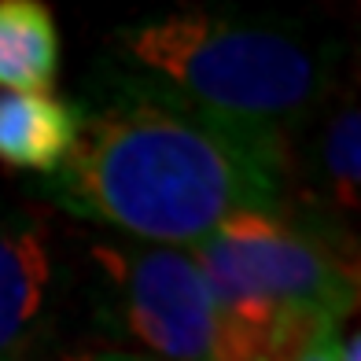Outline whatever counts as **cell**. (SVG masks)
Wrapping results in <instances>:
<instances>
[{"instance_id":"cell-2","label":"cell","mask_w":361,"mask_h":361,"mask_svg":"<svg viewBox=\"0 0 361 361\" xmlns=\"http://www.w3.org/2000/svg\"><path fill=\"white\" fill-rule=\"evenodd\" d=\"M100 78L114 92L288 144L332 85V56L295 26L200 8L118 26Z\"/></svg>"},{"instance_id":"cell-1","label":"cell","mask_w":361,"mask_h":361,"mask_svg":"<svg viewBox=\"0 0 361 361\" xmlns=\"http://www.w3.org/2000/svg\"><path fill=\"white\" fill-rule=\"evenodd\" d=\"M288 144L107 89L78 147L37 192L133 243L188 251L228 218L288 210Z\"/></svg>"},{"instance_id":"cell-6","label":"cell","mask_w":361,"mask_h":361,"mask_svg":"<svg viewBox=\"0 0 361 361\" xmlns=\"http://www.w3.org/2000/svg\"><path fill=\"white\" fill-rule=\"evenodd\" d=\"M85 107L56 92H0V166L52 177L78 147Z\"/></svg>"},{"instance_id":"cell-9","label":"cell","mask_w":361,"mask_h":361,"mask_svg":"<svg viewBox=\"0 0 361 361\" xmlns=\"http://www.w3.org/2000/svg\"><path fill=\"white\" fill-rule=\"evenodd\" d=\"M339 324H321L295 361H339Z\"/></svg>"},{"instance_id":"cell-7","label":"cell","mask_w":361,"mask_h":361,"mask_svg":"<svg viewBox=\"0 0 361 361\" xmlns=\"http://www.w3.org/2000/svg\"><path fill=\"white\" fill-rule=\"evenodd\" d=\"M59 52L56 19L41 0H0V92H48Z\"/></svg>"},{"instance_id":"cell-3","label":"cell","mask_w":361,"mask_h":361,"mask_svg":"<svg viewBox=\"0 0 361 361\" xmlns=\"http://www.w3.org/2000/svg\"><path fill=\"white\" fill-rule=\"evenodd\" d=\"M188 251L214 299L218 361H295L357 306L354 243L321 218L247 210Z\"/></svg>"},{"instance_id":"cell-10","label":"cell","mask_w":361,"mask_h":361,"mask_svg":"<svg viewBox=\"0 0 361 361\" xmlns=\"http://www.w3.org/2000/svg\"><path fill=\"white\" fill-rule=\"evenodd\" d=\"M52 361H155V357L129 354V350H118V347H81V350L56 354Z\"/></svg>"},{"instance_id":"cell-4","label":"cell","mask_w":361,"mask_h":361,"mask_svg":"<svg viewBox=\"0 0 361 361\" xmlns=\"http://www.w3.org/2000/svg\"><path fill=\"white\" fill-rule=\"evenodd\" d=\"M100 321L118 350L155 361H218L214 299L200 262L180 247L92 243Z\"/></svg>"},{"instance_id":"cell-11","label":"cell","mask_w":361,"mask_h":361,"mask_svg":"<svg viewBox=\"0 0 361 361\" xmlns=\"http://www.w3.org/2000/svg\"><path fill=\"white\" fill-rule=\"evenodd\" d=\"M339 361H361V339L350 332L347 339H339Z\"/></svg>"},{"instance_id":"cell-8","label":"cell","mask_w":361,"mask_h":361,"mask_svg":"<svg viewBox=\"0 0 361 361\" xmlns=\"http://www.w3.org/2000/svg\"><path fill=\"white\" fill-rule=\"evenodd\" d=\"M357 140H361V111L354 100L339 104L321 126L314 144V195L317 207L332 210L343 221L357 218Z\"/></svg>"},{"instance_id":"cell-5","label":"cell","mask_w":361,"mask_h":361,"mask_svg":"<svg viewBox=\"0 0 361 361\" xmlns=\"http://www.w3.org/2000/svg\"><path fill=\"white\" fill-rule=\"evenodd\" d=\"M63 262L52 225L0 214V361H30L52 324Z\"/></svg>"}]
</instances>
